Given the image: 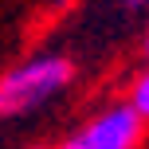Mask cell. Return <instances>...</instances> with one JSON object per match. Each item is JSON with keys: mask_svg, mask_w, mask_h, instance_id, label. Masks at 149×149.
Wrapping results in <instances>:
<instances>
[{"mask_svg": "<svg viewBox=\"0 0 149 149\" xmlns=\"http://www.w3.org/2000/svg\"><path fill=\"white\" fill-rule=\"evenodd\" d=\"M74 79L67 55H31L0 74V118H24L43 110Z\"/></svg>", "mask_w": 149, "mask_h": 149, "instance_id": "6da1fadb", "label": "cell"}, {"mask_svg": "<svg viewBox=\"0 0 149 149\" xmlns=\"http://www.w3.org/2000/svg\"><path fill=\"white\" fill-rule=\"evenodd\" d=\"M141 137V122L126 102L94 114L79 134H71L59 149H134Z\"/></svg>", "mask_w": 149, "mask_h": 149, "instance_id": "7a4b0ae2", "label": "cell"}, {"mask_svg": "<svg viewBox=\"0 0 149 149\" xmlns=\"http://www.w3.org/2000/svg\"><path fill=\"white\" fill-rule=\"evenodd\" d=\"M126 106L137 114V122H145V118H149V67L134 79V90H130V102H126Z\"/></svg>", "mask_w": 149, "mask_h": 149, "instance_id": "3957f363", "label": "cell"}, {"mask_svg": "<svg viewBox=\"0 0 149 149\" xmlns=\"http://www.w3.org/2000/svg\"><path fill=\"white\" fill-rule=\"evenodd\" d=\"M149 0H126V12H145Z\"/></svg>", "mask_w": 149, "mask_h": 149, "instance_id": "277c9868", "label": "cell"}, {"mask_svg": "<svg viewBox=\"0 0 149 149\" xmlns=\"http://www.w3.org/2000/svg\"><path fill=\"white\" fill-rule=\"evenodd\" d=\"M145 59H149V28H145Z\"/></svg>", "mask_w": 149, "mask_h": 149, "instance_id": "5b68a950", "label": "cell"}]
</instances>
